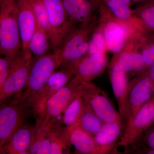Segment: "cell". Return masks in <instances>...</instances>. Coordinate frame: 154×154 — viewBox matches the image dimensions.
I'll use <instances>...</instances> for the list:
<instances>
[{
    "label": "cell",
    "instance_id": "44dd1931",
    "mask_svg": "<svg viewBox=\"0 0 154 154\" xmlns=\"http://www.w3.org/2000/svg\"><path fill=\"white\" fill-rule=\"evenodd\" d=\"M49 44L48 34L37 22L36 29L28 42V49L34 57L42 56L48 53Z\"/></svg>",
    "mask_w": 154,
    "mask_h": 154
},
{
    "label": "cell",
    "instance_id": "30bf717a",
    "mask_svg": "<svg viewBox=\"0 0 154 154\" xmlns=\"http://www.w3.org/2000/svg\"><path fill=\"white\" fill-rule=\"evenodd\" d=\"M154 97V85L146 72L130 83L127 95L128 120L125 124Z\"/></svg>",
    "mask_w": 154,
    "mask_h": 154
},
{
    "label": "cell",
    "instance_id": "d6986e66",
    "mask_svg": "<svg viewBox=\"0 0 154 154\" xmlns=\"http://www.w3.org/2000/svg\"><path fill=\"white\" fill-rule=\"evenodd\" d=\"M68 128L70 142L74 147L77 153L101 154L94 136L86 132L77 124Z\"/></svg>",
    "mask_w": 154,
    "mask_h": 154
},
{
    "label": "cell",
    "instance_id": "ffe728a7",
    "mask_svg": "<svg viewBox=\"0 0 154 154\" xmlns=\"http://www.w3.org/2000/svg\"><path fill=\"white\" fill-rule=\"evenodd\" d=\"M51 145L49 154H69L72 146L68 128L57 120L50 126Z\"/></svg>",
    "mask_w": 154,
    "mask_h": 154
},
{
    "label": "cell",
    "instance_id": "7c38bea8",
    "mask_svg": "<svg viewBox=\"0 0 154 154\" xmlns=\"http://www.w3.org/2000/svg\"><path fill=\"white\" fill-rule=\"evenodd\" d=\"M110 79L113 94L118 102L119 112L122 118L124 126L128 120L126 98L129 83L126 73L119 67L116 58L110 64Z\"/></svg>",
    "mask_w": 154,
    "mask_h": 154
},
{
    "label": "cell",
    "instance_id": "277c9868",
    "mask_svg": "<svg viewBox=\"0 0 154 154\" xmlns=\"http://www.w3.org/2000/svg\"><path fill=\"white\" fill-rule=\"evenodd\" d=\"M22 48L15 0L0 8V54L14 57Z\"/></svg>",
    "mask_w": 154,
    "mask_h": 154
},
{
    "label": "cell",
    "instance_id": "f1b7e54d",
    "mask_svg": "<svg viewBox=\"0 0 154 154\" xmlns=\"http://www.w3.org/2000/svg\"><path fill=\"white\" fill-rule=\"evenodd\" d=\"M107 49L103 33L99 31L94 34L90 42L89 54H105Z\"/></svg>",
    "mask_w": 154,
    "mask_h": 154
},
{
    "label": "cell",
    "instance_id": "4fadbf2b",
    "mask_svg": "<svg viewBox=\"0 0 154 154\" xmlns=\"http://www.w3.org/2000/svg\"><path fill=\"white\" fill-rule=\"evenodd\" d=\"M94 24L82 25L80 28L71 30L64 38L59 48L56 51L59 68L63 66L66 60L72 51L85 41L94 30Z\"/></svg>",
    "mask_w": 154,
    "mask_h": 154
},
{
    "label": "cell",
    "instance_id": "1f68e13d",
    "mask_svg": "<svg viewBox=\"0 0 154 154\" xmlns=\"http://www.w3.org/2000/svg\"><path fill=\"white\" fill-rule=\"evenodd\" d=\"M141 54L146 67L154 65V44L143 50Z\"/></svg>",
    "mask_w": 154,
    "mask_h": 154
},
{
    "label": "cell",
    "instance_id": "6da1fadb",
    "mask_svg": "<svg viewBox=\"0 0 154 154\" xmlns=\"http://www.w3.org/2000/svg\"><path fill=\"white\" fill-rule=\"evenodd\" d=\"M33 58L28 50L22 48L15 56L8 77L0 86V102L20 96L25 91Z\"/></svg>",
    "mask_w": 154,
    "mask_h": 154
},
{
    "label": "cell",
    "instance_id": "52a82bcc",
    "mask_svg": "<svg viewBox=\"0 0 154 154\" xmlns=\"http://www.w3.org/2000/svg\"><path fill=\"white\" fill-rule=\"evenodd\" d=\"M154 123V97L124 126L118 146L133 148L144 133Z\"/></svg>",
    "mask_w": 154,
    "mask_h": 154
},
{
    "label": "cell",
    "instance_id": "d6a6232c",
    "mask_svg": "<svg viewBox=\"0 0 154 154\" xmlns=\"http://www.w3.org/2000/svg\"><path fill=\"white\" fill-rule=\"evenodd\" d=\"M147 74L151 79L154 85V65L150 67L149 70L146 72Z\"/></svg>",
    "mask_w": 154,
    "mask_h": 154
},
{
    "label": "cell",
    "instance_id": "8fae6325",
    "mask_svg": "<svg viewBox=\"0 0 154 154\" xmlns=\"http://www.w3.org/2000/svg\"><path fill=\"white\" fill-rule=\"evenodd\" d=\"M70 64L73 69V79L77 82H90L102 74L107 66V60L105 54H89Z\"/></svg>",
    "mask_w": 154,
    "mask_h": 154
},
{
    "label": "cell",
    "instance_id": "8d00e7d4",
    "mask_svg": "<svg viewBox=\"0 0 154 154\" xmlns=\"http://www.w3.org/2000/svg\"><path fill=\"white\" fill-rule=\"evenodd\" d=\"M93 1H94L95 2H96L97 3V4H99V5H100V4L102 3L101 0H93Z\"/></svg>",
    "mask_w": 154,
    "mask_h": 154
},
{
    "label": "cell",
    "instance_id": "4dcf8cb0",
    "mask_svg": "<svg viewBox=\"0 0 154 154\" xmlns=\"http://www.w3.org/2000/svg\"><path fill=\"white\" fill-rule=\"evenodd\" d=\"M140 139H143L144 143L146 145L147 149L154 150V126L152 125L147 130Z\"/></svg>",
    "mask_w": 154,
    "mask_h": 154
},
{
    "label": "cell",
    "instance_id": "9c48e42d",
    "mask_svg": "<svg viewBox=\"0 0 154 154\" xmlns=\"http://www.w3.org/2000/svg\"><path fill=\"white\" fill-rule=\"evenodd\" d=\"M60 68V69H57L51 75L31 106L33 115L36 118V127L40 124L43 108L48 99L66 85L74 76L70 64Z\"/></svg>",
    "mask_w": 154,
    "mask_h": 154
},
{
    "label": "cell",
    "instance_id": "e0dca14e",
    "mask_svg": "<svg viewBox=\"0 0 154 154\" xmlns=\"http://www.w3.org/2000/svg\"><path fill=\"white\" fill-rule=\"evenodd\" d=\"M69 20L73 26L75 22L82 25L91 22L94 8L99 5L93 0H61Z\"/></svg>",
    "mask_w": 154,
    "mask_h": 154
},
{
    "label": "cell",
    "instance_id": "2e32d148",
    "mask_svg": "<svg viewBox=\"0 0 154 154\" xmlns=\"http://www.w3.org/2000/svg\"><path fill=\"white\" fill-rule=\"evenodd\" d=\"M121 22H107L102 32L107 49L114 53L120 51L131 33L129 25Z\"/></svg>",
    "mask_w": 154,
    "mask_h": 154
},
{
    "label": "cell",
    "instance_id": "f546056e",
    "mask_svg": "<svg viewBox=\"0 0 154 154\" xmlns=\"http://www.w3.org/2000/svg\"><path fill=\"white\" fill-rule=\"evenodd\" d=\"M14 57L1 56L0 57V86L8 77Z\"/></svg>",
    "mask_w": 154,
    "mask_h": 154
},
{
    "label": "cell",
    "instance_id": "d590c367",
    "mask_svg": "<svg viewBox=\"0 0 154 154\" xmlns=\"http://www.w3.org/2000/svg\"><path fill=\"white\" fill-rule=\"evenodd\" d=\"M149 0H132V3H137L142 2H147Z\"/></svg>",
    "mask_w": 154,
    "mask_h": 154
},
{
    "label": "cell",
    "instance_id": "d4e9b609",
    "mask_svg": "<svg viewBox=\"0 0 154 154\" xmlns=\"http://www.w3.org/2000/svg\"><path fill=\"white\" fill-rule=\"evenodd\" d=\"M104 123L105 122L86 105L77 124L86 132L94 136L102 129Z\"/></svg>",
    "mask_w": 154,
    "mask_h": 154
},
{
    "label": "cell",
    "instance_id": "484cf974",
    "mask_svg": "<svg viewBox=\"0 0 154 154\" xmlns=\"http://www.w3.org/2000/svg\"><path fill=\"white\" fill-rule=\"evenodd\" d=\"M101 2L119 21L125 22L132 17L130 6L122 0H101Z\"/></svg>",
    "mask_w": 154,
    "mask_h": 154
},
{
    "label": "cell",
    "instance_id": "5bb4252c",
    "mask_svg": "<svg viewBox=\"0 0 154 154\" xmlns=\"http://www.w3.org/2000/svg\"><path fill=\"white\" fill-rule=\"evenodd\" d=\"M15 2L22 40V48L26 50H28V42L36 29L37 19L28 0H15Z\"/></svg>",
    "mask_w": 154,
    "mask_h": 154
},
{
    "label": "cell",
    "instance_id": "8992f818",
    "mask_svg": "<svg viewBox=\"0 0 154 154\" xmlns=\"http://www.w3.org/2000/svg\"><path fill=\"white\" fill-rule=\"evenodd\" d=\"M48 26L51 46L57 50L68 33L74 28L61 0H44Z\"/></svg>",
    "mask_w": 154,
    "mask_h": 154
},
{
    "label": "cell",
    "instance_id": "7a4b0ae2",
    "mask_svg": "<svg viewBox=\"0 0 154 154\" xmlns=\"http://www.w3.org/2000/svg\"><path fill=\"white\" fill-rule=\"evenodd\" d=\"M58 68V63L55 52L38 57H33L27 87L20 96L30 109L50 77Z\"/></svg>",
    "mask_w": 154,
    "mask_h": 154
},
{
    "label": "cell",
    "instance_id": "ac0fdd59",
    "mask_svg": "<svg viewBox=\"0 0 154 154\" xmlns=\"http://www.w3.org/2000/svg\"><path fill=\"white\" fill-rule=\"evenodd\" d=\"M123 124L121 122H106L99 132L94 136L101 154L110 152L119 140L123 131Z\"/></svg>",
    "mask_w": 154,
    "mask_h": 154
},
{
    "label": "cell",
    "instance_id": "cb8c5ba5",
    "mask_svg": "<svg viewBox=\"0 0 154 154\" xmlns=\"http://www.w3.org/2000/svg\"><path fill=\"white\" fill-rule=\"evenodd\" d=\"M50 145V127L37 128L29 154H49Z\"/></svg>",
    "mask_w": 154,
    "mask_h": 154
},
{
    "label": "cell",
    "instance_id": "4316f807",
    "mask_svg": "<svg viewBox=\"0 0 154 154\" xmlns=\"http://www.w3.org/2000/svg\"><path fill=\"white\" fill-rule=\"evenodd\" d=\"M143 23L154 30V0H149L140 6L135 11Z\"/></svg>",
    "mask_w": 154,
    "mask_h": 154
},
{
    "label": "cell",
    "instance_id": "603a6c76",
    "mask_svg": "<svg viewBox=\"0 0 154 154\" xmlns=\"http://www.w3.org/2000/svg\"><path fill=\"white\" fill-rule=\"evenodd\" d=\"M119 68L125 73L142 72L146 67L141 54L123 51L116 58Z\"/></svg>",
    "mask_w": 154,
    "mask_h": 154
},
{
    "label": "cell",
    "instance_id": "3957f363",
    "mask_svg": "<svg viewBox=\"0 0 154 154\" xmlns=\"http://www.w3.org/2000/svg\"><path fill=\"white\" fill-rule=\"evenodd\" d=\"M1 102L0 149L14 133L26 125L32 110L19 97H13Z\"/></svg>",
    "mask_w": 154,
    "mask_h": 154
},
{
    "label": "cell",
    "instance_id": "5b68a950",
    "mask_svg": "<svg viewBox=\"0 0 154 154\" xmlns=\"http://www.w3.org/2000/svg\"><path fill=\"white\" fill-rule=\"evenodd\" d=\"M79 91L86 105L103 122L123 123L119 112L102 89L90 82H85L81 84Z\"/></svg>",
    "mask_w": 154,
    "mask_h": 154
},
{
    "label": "cell",
    "instance_id": "9a60e30c",
    "mask_svg": "<svg viewBox=\"0 0 154 154\" xmlns=\"http://www.w3.org/2000/svg\"><path fill=\"white\" fill-rule=\"evenodd\" d=\"M37 128L25 125L17 130L0 149L1 154H29Z\"/></svg>",
    "mask_w": 154,
    "mask_h": 154
},
{
    "label": "cell",
    "instance_id": "836d02e7",
    "mask_svg": "<svg viewBox=\"0 0 154 154\" xmlns=\"http://www.w3.org/2000/svg\"><path fill=\"white\" fill-rule=\"evenodd\" d=\"M15 0H0V8L8 5Z\"/></svg>",
    "mask_w": 154,
    "mask_h": 154
},
{
    "label": "cell",
    "instance_id": "7402d4cb",
    "mask_svg": "<svg viewBox=\"0 0 154 154\" xmlns=\"http://www.w3.org/2000/svg\"><path fill=\"white\" fill-rule=\"evenodd\" d=\"M79 90L64 111L61 122L66 127L76 124L85 108V103Z\"/></svg>",
    "mask_w": 154,
    "mask_h": 154
},
{
    "label": "cell",
    "instance_id": "83f0119b",
    "mask_svg": "<svg viewBox=\"0 0 154 154\" xmlns=\"http://www.w3.org/2000/svg\"><path fill=\"white\" fill-rule=\"evenodd\" d=\"M33 8L37 22L48 35L49 26L44 0H28Z\"/></svg>",
    "mask_w": 154,
    "mask_h": 154
},
{
    "label": "cell",
    "instance_id": "e575fe53",
    "mask_svg": "<svg viewBox=\"0 0 154 154\" xmlns=\"http://www.w3.org/2000/svg\"><path fill=\"white\" fill-rule=\"evenodd\" d=\"M122 2L125 3V4H126V5H128L130 6L131 3H132V0H122Z\"/></svg>",
    "mask_w": 154,
    "mask_h": 154
},
{
    "label": "cell",
    "instance_id": "ba28073f",
    "mask_svg": "<svg viewBox=\"0 0 154 154\" xmlns=\"http://www.w3.org/2000/svg\"><path fill=\"white\" fill-rule=\"evenodd\" d=\"M81 84L72 78L66 85L48 99L38 127L50 126L57 121L58 117L63 114L67 106L79 91Z\"/></svg>",
    "mask_w": 154,
    "mask_h": 154
}]
</instances>
